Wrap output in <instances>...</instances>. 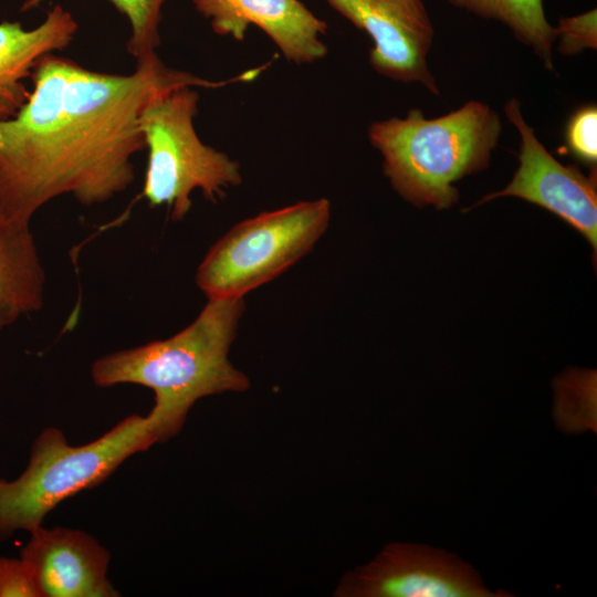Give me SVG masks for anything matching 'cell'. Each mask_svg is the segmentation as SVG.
<instances>
[{"mask_svg":"<svg viewBox=\"0 0 597 597\" xmlns=\"http://www.w3.org/2000/svg\"><path fill=\"white\" fill-rule=\"evenodd\" d=\"M237 80L170 67L156 52L136 60L128 74L45 55L32 72L28 101L14 117L0 121V213L30 226L39 209L63 195L84 206L108 201L134 181L133 157L145 149L138 117L151 98Z\"/></svg>","mask_w":597,"mask_h":597,"instance_id":"cell-1","label":"cell"},{"mask_svg":"<svg viewBox=\"0 0 597 597\" xmlns=\"http://www.w3.org/2000/svg\"><path fill=\"white\" fill-rule=\"evenodd\" d=\"M244 308V297L208 300L199 315L169 338L95 360L93 383L102 388L136 384L151 389V409L175 437L199 399L250 387L247 375L228 357Z\"/></svg>","mask_w":597,"mask_h":597,"instance_id":"cell-2","label":"cell"},{"mask_svg":"<svg viewBox=\"0 0 597 597\" xmlns=\"http://www.w3.org/2000/svg\"><path fill=\"white\" fill-rule=\"evenodd\" d=\"M501 130V119L489 105L469 101L436 118L413 108L404 118L374 122L368 139L404 199L441 210L459 199L454 182L489 166Z\"/></svg>","mask_w":597,"mask_h":597,"instance_id":"cell-3","label":"cell"},{"mask_svg":"<svg viewBox=\"0 0 597 597\" xmlns=\"http://www.w3.org/2000/svg\"><path fill=\"white\" fill-rule=\"evenodd\" d=\"M171 438L153 409L125 417L83 446H71L60 429L46 427L33 440L24 471L12 481L0 478V542L41 526L62 501L97 486L132 455Z\"/></svg>","mask_w":597,"mask_h":597,"instance_id":"cell-4","label":"cell"},{"mask_svg":"<svg viewBox=\"0 0 597 597\" xmlns=\"http://www.w3.org/2000/svg\"><path fill=\"white\" fill-rule=\"evenodd\" d=\"M198 102L196 87H178L151 98L138 117L148 153L142 196L153 208L166 207L174 221L190 211L195 190L217 202L242 181L239 163L199 138Z\"/></svg>","mask_w":597,"mask_h":597,"instance_id":"cell-5","label":"cell"},{"mask_svg":"<svg viewBox=\"0 0 597 597\" xmlns=\"http://www.w3.org/2000/svg\"><path fill=\"white\" fill-rule=\"evenodd\" d=\"M329 220L326 198L245 219L211 247L198 266L196 283L208 300L244 297L305 256Z\"/></svg>","mask_w":597,"mask_h":597,"instance_id":"cell-6","label":"cell"},{"mask_svg":"<svg viewBox=\"0 0 597 597\" xmlns=\"http://www.w3.org/2000/svg\"><path fill=\"white\" fill-rule=\"evenodd\" d=\"M337 597H498L474 568L443 549L391 543L369 564L347 573Z\"/></svg>","mask_w":597,"mask_h":597,"instance_id":"cell-7","label":"cell"},{"mask_svg":"<svg viewBox=\"0 0 597 597\" xmlns=\"http://www.w3.org/2000/svg\"><path fill=\"white\" fill-rule=\"evenodd\" d=\"M505 114L520 134L519 168L504 189L486 195L471 208L499 197L522 198L569 223L589 241L596 253V168L586 176L577 166H565L555 159L525 122L516 98L506 103Z\"/></svg>","mask_w":597,"mask_h":597,"instance_id":"cell-8","label":"cell"},{"mask_svg":"<svg viewBox=\"0 0 597 597\" xmlns=\"http://www.w3.org/2000/svg\"><path fill=\"white\" fill-rule=\"evenodd\" d=\"M325 1L373 40L369 63L377 73L439 95L427 62L434 30L423 0Z\"/></svg>","mask_w":597,"mask_h":597,"instance_id":"cell-9","label":"cell"},{"mask_svg":"<svg viewBox=\"0 0 597 597\" xmlns=\"http://www.w3.org/2000/svg\"><path fill=\"white\" fill-rule=\"evenodd\" d=\"M41 597H117L107 578L109 552L92 535L67 527L30 532L20 551Z\"/></svg>","mask_w":597,"mask_h":597,"instance_id":"cell-10","label":"cell"},{"mask_svg":"<svg viewBox=\"0 0 597 597\" xmlns=\"http://www.w3.org/2000/svg\"><path fill=\"white\" fill-rule=\"evenodd\" d=\"M214 33L242 41L251 25L268 34L282 55L295 64L327 54L322 36L327 24L298 0H192Z\"/></svg>","mask_w":597,"mask_h":597,"instance_id":"cell-11","label":"cell"},{"mask_svg":"<svg viewBox=\"0 0 597 597\" xmlns=\"http://www.w3.org/2000/svg\"><path fill=\"white\" fill-rule=\"evenodd\" d=\"M78 24L61 4H54L33 29L19 21L0 22V121L12 118L30 96L25 81L42 57L66 49Z\"/></svg>","mask_w":597,"mask_h":597,"instance_id":"cell-12","label":"cell"},{"mask_svg":"<svg viewBox=\"0 0 597 597\" xmlns=\"http://www.w3.org/2000/svg\"><path fill=\"white\" fill-rule=\"evenodd\" d=\"M45 273L30 226L0 213V331L42 307Z\"/></svg>","mask_w":597,"mask_h":597,"instance_id":"cell-13","label":"cell"},{"mask_svg":"<svg viewBox=\"0 0 597 597\" xmlns=\"http://www.w3.org/2000/svg\"><path fill=\"white\" fill-rule=\"evenodd\" d=\"M465 9L504 23L521 42L533 49L547 69L553 67L556 31L545 17L543 0H468Z\"/></svg>","mask_w":597,"mask_h":597,"instance_id":"cell-14","label":"cell"},{"mask_svg":"<svg viewBox=\"0 0 597 597\" xmlns=\"http://www.w3.org/2000/svg\"><path fill=\"white\" fill-rule=\"evenodd\" d=\"M555 392V418L561 428L568 432L596 428L595 371L565 374L556 381Z\"/></svg>","mask_w":597,"mask_h":597,"instance_id":"cell-15","label":"cell"},{"mask_svg":"<svg viewBox=\"0 0 597 597\" xmlns=\"http://www.w3.org/2000/svg\"><path fill=\"white\" fill-rule=\"evenodd\" d=\"M45 0H24L20 11L38 8ZM124 14L130 25L126 49L138 60L156 52L160 44L159 23L161 9L167 0H107Z\"/></svg>","mask_w":597,"mask_h":597,"instance_id":"cell-16","label":"cell"},{"mask_svg":"<svg viewBox=\"0 0 597 597\" xmlns=\"http://www.w3.org/2000/svg\"><path fill=\"white\" fill-rule=\"evenodd\" d=\"M565 149L577 160L596 166L597 161V108L586 105L576 109L567 122Z\"/></svg>","mask_w":597,"mask_h":597,"instance_id":"cell-17","label":"cell"},{"mask_svg":"<svg viewBox=\"0 0 597 597\" xmlns=\"http://www.w3.org/2000/svg\"><path fill=\"white\" fill-rule=\"evenodd\" d=\"M558 38V50L564 55H574L583 50L597 48V12L596 9L574 15L564 17L555 28Z\"/></svg>","mask_w":597,"mask_h":597,"instance_id":"cell-18","label":"cell"},{"mask_svg":"<svg viewBox=\"0 0 597 597\" xmlns=\"http://www.w3.org/2000/svg\"><path fill=\"white\" fill-rule=\"evenodd\" d=\"M0 597H41L30 569L21 558L0 557Z\"/></svg>","mask_w":597,"mask_h":597,"instance_id":"cell-19","label":"cell"},{"mask_svg":"<svg viewBox=\"0 0 597 597\" xmlns=\"http://www.w3.org/2000/svg\"><path fill=\"white\" fill-rule=\"evenodd\" d=\"M452 6H455V7H459V8H464L465 9V6L468 3V0H448Z\"/></svg>","mask_w":597,"mask_h":597,"instance_id":"cell-20","label":"cell"}]
</instances>
